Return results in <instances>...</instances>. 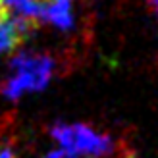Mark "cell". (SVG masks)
Returning a JSON list of instances; mask_svg holds the SVG:
<instances>
[{
    "instance_id": "7a4b0ae2",
    "label": "cell",
    "mask_w": 158,
    "mask_h": 158,
    "mask_svg": "<svg viewBox=\"0 0 158 158\" xmlns=\"http://www.w3.org/2000/svg\"><path fill=\"white\" fill-rule=\"evenodd\" d=\"M50 135L62 147V151L75 156L100 158L120 151V145L110 135L94 131L85 123H56L50 127Z\"/></svg>"
},
{
    "instance_id": "3957f363",
    "label": "cell",
    "mask_w": 158,
    "mask_h": 158,
    "mask_svg": "<svg viewBox=\"0 0 158 158\" xmlns=\"http://www.w3.org/2000/svg\"><path fill=\"white\" fill-rule=\"evenodd\" d=\"M43 21L52 23L62 31L75 27V15L72 0H44L43 2Z\"/></svg>"
},
{
    "instance_id": "52a82bcc",
    "label": "cell",
    "mask_w": 158,
    "mask_h": 158,
    "mask_svg": "<svg viewBox=\"0 0 158 158\" xmlns=\"http://www.w3.org/2000/svg\"><path fill=\"white\" fill-rule=\"evenodd\" d=\"M148 4H151V8H152V12L156 14V18H158V0H148Z\"/></svg>"
},
{
    "instance_id": "6da1fadb",
    "label": "cell",
    "mask_w": 158,
    "mask_h": 158,
    "mask_svg": "<svg viewBox=\"0 0 158 158\" xmlns=\"http://www.w3.org/2000/svg\"><path fill=\"white\" fill-rule=\"evenodd\" d=\"M58 60L48 52L21 50L10 62V77L0 85L8 100H18L25 93H39L58 73Z\"/></svg>"
},
{
    "instance_id": "277c9868",
    "label": "cell",
    "mask_w": 158,
    "mask_h": 158,
    "mask_svg": "<svg viewBox=\"0 0 158 158\" xmlns=\"http://www.w3.org/2000/svg\"><path fill=\"white\" fill-rule=\"evenodd\" d=\"M21 41H23V37L18 31V27H15V23L10 15H6L4 19H0V56H2L4 52L14 50Z\"/></svg>"
},
{
    "instance_id": "ba28073f",
    "label": "cell",
    "mask_w": 158,
    "mask_h": 158,
    "mask_svg": "<svg viewBox=\"0 0 158 158\" xmlns=\"http://www.w3.org/2000/svg\"><path fill=\"white\" fill-rule=\"evenodd\" d=\"M123 158H133V156H131V152H127V154H125Z\"/></svg>"
},
{
    "instance_id": "5b68a950",
    "label": "cell",
    "mask_w": 158,
    "mask_h": 158,
    "mask_svg": "<svg viewBox=\"0 0 158 158\" xmlns=\"http://www.w3.org/2000/svg\"><path fill=\"white\" fill-rule=\"evenodd\" d=\"M0 158H18V154L14 152V148L6 143H0Z\"/></svg>"
},
{
    "instance_id": "8992f818",
    "label": "cell",
    "mask_w": 158,
    "mask_h": 158,
    "mask_svg": "<svg viewBox=\"0 0 158 158\" xmlns=\"http://www.w3.org/2000/svg\"><path fill=\"white\" fill-rule=\"evenodd\" d=\"M8 15V10H6V6H4V0H0V19H4Z\"/></svg>"
}]
</instances>
